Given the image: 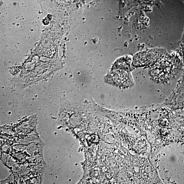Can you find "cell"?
<instances>
[{
	"mask_svg": "<svg viewBox=\"0 0 184 184\" xmlns=\"http://www.w3.org/2000/svg\"><path fill=\"white\" fill-rule=\"evenodd\" d=\"M180 43L181 46H182L183 50L184 61V29L182 38V40H181Z\"/></svg>",
	"mask_w": 184,
	"mask_h": 184,
	"instance_id": "1",
	"label": "cell"
}]
</instances>
